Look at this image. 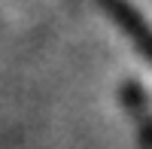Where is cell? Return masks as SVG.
<instances>
[{"mask_svg": "<svg viewBox=\"0 0 152 149\" xmlns=\"http://www.w3.org/2000/svg\"><path fill=\"white\" fill-rule=\"evenodd\" d=\"M122 101H125V107H128V113L134 116L137 128H140V143H143V149H152V113H149L146 91H143L137 82H125Z\"/></svg>", "mask_w": 152, "mask_h": 149, "instance_id": "2", "label": "cell"}, {"mask_svg": "<svg viewBox=\"0 0 152 149\" xmlns=\"http://www.w3.org/2000/svg\"><path fill=\"white\" fill-rule=\"evenodd\" d=\"M97 3L113 18V24L134 43V49L152 64V24L131 6V0H97Z\"/></svg>", "mask_w": 152, "mask_h": 149, "instance_id": "1", "label": "cell"}]
</instances>
